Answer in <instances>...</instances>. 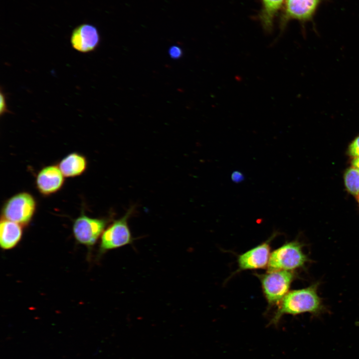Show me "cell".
<instances>
[{
    "instance_id": "52a82bcc",
    "label": "cell",
    "mask_w": 359,
    "mask_h": 359,
    "mask_svg": "<svg viewBox=\"0 0 359 359\" xmlns=\"http://www.w3.org/2000/svg\"><path fill=\"white\" fill-rule=\"evenodd\" d=\"M321 0H285L280 18V28L283 31L291 20L301 22L311 20Z\"/></svg>"
},
{
    "instance_id": "9c48e42d",
    "label": "cell",
    "mask_w": 359,
    "mask_h": 359,
    "mask_svg": "<svg viewBox=\"0 0 359 359\" xmlns=\"http://www.w3.org/2000/svg\"><path fill=\"white\" fill-rule=\"evenodd\" d=\"M72 47L76 50L88 53L95 50L100 42L97 28L89 23H83L72 30L70 39Z\"/></svg>"
},
{
    "instance_id": "5bb4252c",
    "label": "cell",
    "mask_w": 359,
    "mask_h": 359,
    "mask_svg": "<svg viewBox=\"0 0 359 359\" xmlns=\"http://www.w3.org/2000/svg\"><path fill=\"white\" fill-rule=\"evenodd\" d=\"M344 180L347 190L353 195H359V170L355 167L348 169Z\"/></svg>"
},
{
    "instance_id": "e0dca14e",
    "label": "cell",
    "mask_w": 359,
    "mask_h": 359,
    "mask_svg": "<svg viewBox=\"0 0 359 359\" xmlns=\"http://www.w3.org/2000/svg\"><path fill=\"white\" fill-rule=\"evenodd\" d=\"M182 53L181 48L177 46H172L169 50L170 55L174 59L180 58L181 56Z\"/></svg>"
},
{
    "instance_id": "2e32d148",
    "label": "cell",
    "mask_w": 359,
    "mask_h": 359,
    "mask_svg": "<svg viewBox=\"0 0 359 359\" xmlns=\"http://www.w3.org/2000/svg\"><path fill=\"white\" fill-rule=\"evenodd\" d=\"M0 115L2 116L3 114L9 112L6 102V98L4 93L1 90L0 91Z\"/></svg>"
},
{
    "instance_id": "30bf717a",
    "label": "cell",
    "mask_w": 359,
    "mask_h": 359,
    "mask_svg": "<svg viewBox=\"0 0 359 359\" xmlns=\"http://www.w3.org/2000/svg\"><path fill=\"white\" fill-rule=\"evenodd\" d=\"M64 178L58 166H48L41 169L37 174L36 186L41 194L50 195L58 191L62 187Z\"/></svg>"
},
{
    "instance_id": "8fae6325",
    "label": "cell",
    "mask_w": 359,
    "mask_h": 359,
    "mask_svg": "<svg viewBox=\"0 0 359 359\" xmlns=\"http://www.w3.org/2000/svg\"><path fill=\"white\" fill-rule=\"evenodd\" d=\"M21 225L4 218L0 223V245L2 249L9 250L15 247L22 236Z\"/></svg>"
},
{
    "instance_id": "ba28073f",
    "label": "cell",
    "mask_w": 359,
    "mask_h": 359,
    "mask_svg": "<svg viewBox=\"0 0 359 359\" xmlns=\"http://www.w3.org/2000/svg\"><path fill=\"white\" fill-rule=\"evenodd\" d=\"M277 235L276 232L273 233L265 241L239 255L237 272L267 267L271 254V243Z\"/></svg>"
},
{
    "instance_id": "ffe728a7",
    "label": "cell",
    "mask_w": 359,
    "mask_h": 359,
    "mask_svg": "<svg viewBox=\"0 0 359 359\" xmlns=\"http://www.w3.org/2000/svg\"></svg>"
},
{
    "instance_id": "7a4b0ae2",
    "label": "cell",
    "mask_w": 359,
    "mask_h": 359,
    "mask_svg": "<svg viewBox=\"0 0 359 359\" xmlns=\"http://www.w3.org/2000/svg\"><path fill=\"white\" fill-rule=\"evenodd\" d=\"M303 245L297 240L287 242L270 254L267 271H294L303 268L308 261L303 250Z\"/></svg>"
},
{
    "instance_id": "9a60e30c",
    "label": "cell",
    "mask_w": 359,
    "mask_h": 359,
    "mask_svg": "<svg viewBox=\"0 0 359 359\" xmlns=\"http://www.w3.org/2000/svg\"><path fill=\"white\" fill-rule=\"evenodd\" d=\"M349 152L350 155L353 157H359V136L350 145Z\"/></svg>"
},
{
    "instance_id": "4fadbf2b",
    "label": "cell",
    "mask_w": 359,
    "mask_h": 359,
    "mask_svg": "<svg viewBox=\"0 0 359 359\" xmlns=\"http://www.w3.org/2000/svg\"><path fill=\"white\" fill-rule=\"evenodd\" d=\"M262 7L258 14V19L265 31H272L275 16L281 9L285 0H260Z\"/></svg>"
},
{
    "instance_id": "5b68a950",
    "label": "cell",
    "mask_w": 359,
    "mask_h": 359,
    "mask_svg": "<svg viewBox=\"0 0 359 359\" xmlns=\"http://www.w3.org/2000/svg\"><path fill=\"white\" fill-rule=\"evenodd\" d=\"M133 211L130 208L120 218L110 224L102 233L99 253L120 248L131 243L133 239L128 225V220Z\"/></svg>"
},
{
    "instance_id": "ac0fdd59",
    "label": "cell",
    "mask_w": 359,
    "mask_h": 359,
    "mask_svg": "<svg viewBox=\"0 0 359 359\" xmlns=\"http://www.w3.org/2000/svg\"><path fill=\"white\" fill-rule=\"evenodd\" d=\"M231 179L234 182L238 183L244 180V176L240 171H235L231 174Z\"/></svg>"
},
{
    "instance_id": "3957f363",
    "label": "cell",
    "mask_w": 359,
    "mask_h": 359,
    "mask_svg": "<svg viewBox=\"0 0 359 359\" xmlns=\"http://www.w3.org/2000/svg\"><path fill=\"white\" fill-rule=\"evenodd\" d=\"M262 286L269 307L278 305L289 292L291 285L296 278L294 271L279 270L256 274Z\"/></svg>"
},
{
    "instance_id": "277c9868",
    "label": "cell",
    "mask_w": 359,
    "mask_h": 359,
    "mask_svg": "<svg viewBox=\"0 0 359 359\" xmlns=\"http://www.w3.org/2000/svg\"><path fill=\"white\" fill-rule=\"evenodd\" d=\"M36 208L34 197L27 192L17 193L8 198L1 210V218L27 225L32 219Z\"/></svg>"
},
{
    "instance_id": "8992f818",
    "label": "cell",
    "mask_w": 359,
    "mask_h": 359,
    "mask_svg": "<svg viewBox=\"0 0 359 359\" xmlns=\"http://www.w3.org/2000/svg\"><path fill=\"white\" fill-rule=\"evenodd\" d=\"M107 220L82 213L74 221L72 231L76 240L88 247L93 246L106 228Z\"/></svg>"
},
{
    "instance_id": "7c38bea8",
    "label": "cell",
    "mask_w": 359,
    "mask_h": 359,
    "mask_svg": "<svg viewBox=\"0 0 359 359\" xmlns=\"http://www.w3.org/2000/svg\"><path fill=\"white\" fill-rule=\"evenodd\" d=\"M65 178H74L83 174L87 167L86 158L76 152L63 158L58 165Z\"/></svg>"
},
{
    "instance_id": "6da1fadb",
    "label": "cell",
    "mask_w": 359,
    "mask_h": 359,
    "mask_svg": "<svg viewBox=\"0 0 359 359\" xmlns=\"http://www.w3.org/2000/svg\"><path fill=\"white\" fill-rule=\"evenodd\" d=\"M318 284L289 292L278 305L269 325H276L285 315H297L305 313L319 315L323 311L322 299L319 296Z\"/></svg>"
},
{
    "instance_id": "d6986e66",
    "label": "cell",
    "mask_w": 359,
    "mask_h": 359,
    "mask_svg": "<svg viewBox=\"0 0 359 359\" xmlns=\"http://www.w3.org/2000/svg\"><path fill=\"white\" fill-rule=\"evenodd\" d=\"M353 166L359 170V157H356L352 162Z\"/></svg>"
}]
</instances>
